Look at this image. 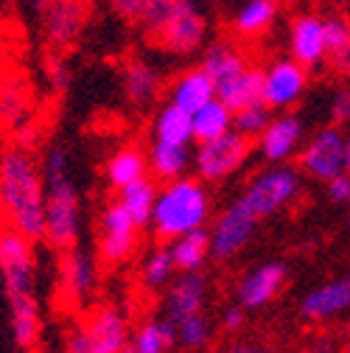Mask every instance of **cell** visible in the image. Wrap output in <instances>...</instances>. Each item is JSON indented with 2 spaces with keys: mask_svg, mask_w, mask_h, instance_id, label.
Returning <instances> with one entry per match:
<instances>
[{
  "mask_svg": "<svg viewBox=\"0 0 350 353\" xmlns=\"http://www.w3.org/2000/svg\"><path fill=\"white\" fill-rule=\"evenodd\" d=\"M96 283H99V270H96L93 255L81 247L65 250V258H62V289H65V294L79 303L96 292Z\"/></svg>",
  "mask_w": 350,
  "mask_h": 353,
  "instance_id": "18",
  "label": "cell"
},
{
  "mask_svg": "<svg viewBox=\"0 0 350 353\" xmlns=\"http://www.w3.org/2000/svg\"><path fill=\"white\" fill-rule=\"evenodd\" d=\"M188 165H194L191 146L163 143V141L152 143V149H149V171L154 174V180H160V183L180 180V176H185Z\"/></svg>",
  "mask_w": 350,
  "mask_h": 353,
  "instance_id": "24",
  "label": "cell"
},
{
  "mask_svg": "<svg viewBox=\"0 0 350 353\" xmlns=\"http://www.w3.org/2000/svg\"><path fill=\"white\" fill-rule=\"evenodd\" d=\"M300 312L305 320H314V323H322V320H331V317L350 312V275L311 289L302 297Z\"/></svg>",
  "mask_w": 350,
  "mask_h": 353,
  "instance_id": "16",
  "label": "cell"
},
{
  "mask_svg": "<svg viewBox=\"0 0 350 353\" xmlns=\"http://www.w3.org/2000/svg\"><path fill=\"white\" fill-rule=\"evenodd\" d=\"M216 99H222L233 112L252 107V104H267L264 101V70L249 65L247 70H241L227 84L216 87Z\"/></svg>",
  "mask_w": 350,
  "mask_h": 353,
  "instance_id": "20",
  "label": "cell"
},
{
  "mask_svg": "<svg viewBox=\"0 0 350 353\" xmlns=\"http://www.w3.org/2000/svg\"><path fill=\"white\" fill-rule=\"evenodd\" d=\"M300 168L309 176H314V180H322V183H328L331 176L347 171L342 126L331 123V126L320 129L317 135L300 149Z\"/></svg>",
  "mask_w": 350,
  "mask_h": 353,
  "instance_id": "9",
  "label": "cell"
},
{
  "mask_svg": "<svg viewBox=\"0 0 350 353\" xmlns=\"http://www.w3.org/2000/svg\"><path fill=\"white\" fill-rule=\"evenodd\" d=\"M302 121L283 112V115H275L269 121V126L264 129V135L258 138V152L267 163L272 165H280V163H289L297 152H300V143H302Z\"/></svg>",
  "mask_w": 350,
  "mask_h": 353,
  "instance_id": "12",
  "label": "cell"
},
{
  "mask_svg": "<svg viewBox=\"0 0 350 353\" xmlns=\"http://www.w3.org/2000/svg\"><path fill=\"white\" fill-rule=\"evenodd\" d=\"M45 68H48V81H51V87H54V90H59V93H62L65 87L70 84V70H68L65 59L59 57V51H54V57H48Z\"/></svg>",
  "mask_w": 350,
  "mask_h": 353,
  "instance_id": "38",
  "label": "cell"
},
{
  "mask_svg": "<svg viewBox=\"0 0 350 353\" xmlns=\"http://www.w3.org/2000/svg\"><path fill=\"white\" fill-rule=\"evenodd\" d=\"M42 174L45 180H59V176H70V157L62 146H54L45 154V165H42Z\"/></svg>",
  "mask_w": 350,
  "mask_h": 353,
  "instance_id": "36",
  "label": "cell"
},
{
  "mask_svg": "<svg viewBox=\"0 0 350 353\" xmlns=\"http://www.w3.org/2000/svg\"><path fill=\"white\" fill-rule=\"evenodd\" d=\"M213 99H216V84H213L210 73L202 65L183 70L177 79L171 81V90H168V101H174L177 107H183L188 112H196L199 107H205Z\"/></svg>",
  "mask_w": 350,
  "mask_h": 353,
  "instance_id": "19",
  "label": "cell"
},
{
  "mask_svg": "<svg viewBox=\"0 0 350 353\" xmlns=\"http://www.w3.org/2000/svg\"><path fill=\"white\" fill-rule=\"evenodd\" d=\"M252 141L238 135L236 129H230L227 135L213 138L196 146L194 152V171L199 180L205 183H222L227 176H233L249 157Z\"/></svg>",
  "mask_w": 350,
  "mask_h": 353,
  "instance_id": "7",
  "label": "cell"
},
{
  "mask_svg": "<svg viewBox=\"0 0 350 353\" xmlns=\"http://www.w3.org/2000/svg\"><path fill=\"white\" fill-rule=\"evenodd\" d=\"M230 129H233V110L222 99H213V101H207L205 107H199L194 112V138H196V143L222 138Z\"/></svg>",
  "mask_w": 350,
  "mask_h": 353,
  "instance_id": "29",
  "label": "cell"
},
{
  "mask_svg": "<svg viewBox=\"0 0 350 353\" xmlns=\"http://www.w3.org/2000/svg\"><path fill=\"white\" fill-rule=\"evenodd\" d=\"M213 213L210 194L199 176H180L163 183L154 202L152 230L160 241H174L191 230H202Z\"/></svg>",
  "mask_w": 350,
  "mask_h": 353,
  "instance_id": "3",
  "label": "cell"
},
{
  "mask_svg": "<svg viewBox=\"0 0 350 353\" xmlns=\"http://www.w3.org/2000/svg\"><path fill=\"white\" fill-rule=\"evenodd\" d=\"M48 199H45V239L56 250L79 247L81 236V196L70 176L45 180Z\"/></svg>",
  "mask_w": 350,
  "mask_h": 353,
  "instance_id": "4",
  "label": "cell"
},
{
  "mask_svg": "<svg viewBox=\"0 0 350 353\" xmlns=\"http://www.w3.org/2000/svg\"><path fill=\"white\" fill-rule=\"evenodd\" d=\"M297 196H300V174L286 163H280L252 176L238 199L249 208V213L258 222H264V219H272L286 205H291Z\"/></svg>",
  "mask_w": 350,
  "mask_h": 353,
  "instance_id": "5",
  "label": "cell"
},
{
  "mask_svg": "<svg viewBox=\"0 0 350 353\" xmlns=\"http://www.w3.org/2000/svg\"><path fill=\"white\" fill-rule=\"evenodd\" d=\"M152 132H154V141L191 146L196 141L194 138V112H188V110L177 107L174 101H168L165 107H160Z\"/></svg>",
  "mask_w": 350,
  "mask_h": 353,
  "instance_id": "26",
  "label": "cell"
},
{
  "mask_svg": "<svg viewBox=\"0 0 350 353\" xmlns=\"http://www.w3.org/2000/svg\"><path fill=\"white\" fill-rule=\"evenodd\" d=\"M322 28H325V54H328V65L336 73H350V23L328 14L322 17Z\"/></svg>",
  "mask_w": 350,
  "mask_h": 353,
  "instance_id": "30",
  "label": "cell"
},
{
  "mask_svg": "<svg viewBox=\"0 0 350 353\" xmlns=\"http://www.w3.org/2000/svg\"><path fill=\"white\" fill-rule=\"evenodd\" d=\"M305 87H309V68L294 57L275 59L264 70V101L269 110H289L302 99Z\"/></svg>",
  "mask_w": 350,
  "mask_h": 353,
  "instance_id": "11",
  "label": "cell"
},
{
  "mask_svg": "<svg viewBox=\"0 0 350 353\" xmlns=\"http://www.w3.org/2000/svg\"><path fill=\"white\" fill-rule=\"evenodd\" d=\"M278 12H280L278 0H249L233 17V34L238 39H258L260 34H267L272 28V23L278 20Z\"/></svg>",
  "mask_w": 350,
  "mask_h": 353,
  "instance_id": "25",
  "label": "cell"
},
{
  "mask_svg": "<svg viewBox=\"0 0 350 353\" xmlns=\"http://www.w3.org/2000/svg\"><path fill=\"white\" fill-rule=\"evenodd\" d=\"M207 297V286L205 278L199 272H183L177 281L168 283V294H165V314L171 323H180L191 314H199Z\"/></svg>",
  "mask_w": 350,
  "mask_h": 353,
  "instance_id": "17",
  "label": "cell"
},
{
  "mask_svg": "<svg viewBox=\"0 0 350 353\" xmlns=\"http://www.w3.org/2000/svg\"><path fill=\"white\" fill-rule=\"evenodd\" d=\"M107 3V9L118 17V20H123V23H129V26H141V20L146 17V12H149V6H152V0H104Z\"/></svg>",
  "mask_w": 350,
  "mask_h": 353,
  "instance_id": "35",
  "label": "cell"
},
{
  "mask_svg": "<svg viewBox=\"0 0 350 353\" xmlns=\"http://www.w3.org/2000/svg\"><path fill=\"white\" fill-rule=\"evenodd\" d=\"M141 34L165 54L188 57L205 46L207 20L196 0H152Z\"/></svg>",
  "mask_w": 350,
  "mask_h": 353,
  "instance_id": "2",
  "label": "cell"
},
{
  "mask_svg": "<svg viewBox=\"0 0 350 353\" xmlns=\"http://www.w3.org/2000/svg\"><path fill=\"white\" fill-rule=\"evenodd\" d=\"M289 51L300 65H305L309 70L325 65V59H328V54H325V28H322L320 14L305 12V14H297L291 20Z\"/></svg>",
  "mask_w": 350,
  "mask_h": 353,
  "instance_id": "13",
  "label": "cell"
},
{
  "mask_svg": "<svg viewBox=\"0 0 350 353\" xmlns=\"http://www.w3.org/2000/svg\"><path fill=\"white\" fill-rule=\"evenodd\" d=\"M174 272H177V263H174V258H171V247H157L143 261V283L149 289L168 286L174 281Z\"/></svg>",
  "mask_w": 350,
  "mask_h": 353,
  "instance_id": "32",
  "label": "cell"
},
{
  "mask_svg": "<svg viewBox=\"0 0 350 353\" xmlns=\"http://www.w3.org/2000/svg\"><path fill=\"white\" fill-rule=\"evenodd\" d=\"M344 353H350V342H347V347H344Z\"/></svg>",
  "mask_w": 350,
  "mask_h": 353,
  "instance_id": "44",
  "label": "cell"
},
{
  "mask_svg": "<svg viewBox=\"0 0 350 353\" xmlns=\"http://www.w3.org/2000/svg\"><path fill=\"white\" fill-rule=\"evenodd\" d=\"M45 174L28 149H6L0 154V219L31 241L45 239Z\"/></svg>",
  "mask_w": 350,
  "mask_h": 353,
  "instance_id": "1",
  "label": "cell"
},
{
  "mask_svg": "<svg viewBox=\"0 0 350 353\" xmlns=\"http://www.w3.org/2000/svg\"><path fill=\"white\" fill-rule=\"evenodd\" d=\"M286 283V263L283 261H267L258 270L247 272L238 283V303L244 308H264L275 300V294Z\"/></svg>",
  "mask_w": 350,
  "mask_h": 353,
  "instance_id": "15",
  "label": "cell"
},
{
  "mask_svg": "<svg viewBox=\"0 0 350 353\" xmlns=\"http://www.w3.org/2000/svg\"><path fill=\"white\" fill-rule=\"evenodd\" d=\"M96 353H121L129 347V323L126 314L115 305H101L84 325Z\"/></svg>",
  "mask_w": 350,
  "mask_h": 353,
  "instance_id": "14",
  "label": "cell"
},
{
  "mask_svg": "<svg viewBox=\"0 0 350 353\" xmlns=\"http://www.w3.org/2000/svg\"><path fill=\"white\" fill-rule=\"evenodd\" d=\"M138 222L129 210L115 199L101 213V239H99V255L104 263H126L138 250Z\"/></svg>",
  "mask_w": 350,
  "mask_h": 353,
  "instance_id": "10",
  "label": "cell"
},
{
  "mask_svg": "<svg viewBox=\"0 0 350 353\" xmlns=\"http://www.w3.org/2000/svg\"><path fill=\"white\" fill-rule=\"evenodd\" d=\"M331 202H350V171H342L325 183Z\"/></svg>",
  "mask_w": 350,
  "mask_h": 353,
  "instance_id": "39",
  "label": "cell"
},
{
  "mask_svg": "<svg viewBox=\"0 0 350 353\" xmlns=\"http://www.w3.org/2000/svg\"><path fill=\"white\" fill-rule=\"evenodd\" d=\"M331 115L336 126H350V90H336L331 101Z\"/></svg>",
  "mask_w": 350,
  "mask_h": 353,
  "instance_id": "40",
  "label": "cell"
},
{
  "mask_svg": "<svg viewBox=\"0 0 350 353\" xmlns=\"http://www.w3.org/2000/svg\"><path fill=\"white\" fill-rule=\"evenodd\" d=\"M121 79H123L126 99L135 107H149L163 90V81H160L157 70L141 59H126L121 68Z\"/></svg>",
  "mask_w": 350,
  "mask_h": 353,
  "instance_id": "22",
  "label": "cell"
},
{
  "mask_svg": "<svg viewBox=\"0 0 350 353\" xmlns=\"http://www.w3.org/2000/svg\"><path fill=\"white\" fill-rule=\"evenodd\" d=\"M157 185L152 176H143V180L132 183L118 191V202L129 210V216L138 222V228H152V216H154V202H157Z\"/></svg>",
  "mask_w": 350,
  "mask_h": 353,
  "instance_id": "28",
  "label": "cell"
},
{
  "mask_svg": "<svg viewBox=\"0 0 350 353\" xmlns=\"http://www.w3.org/2000/svg\"><path fill=\"white\" fill-rule=\"evenodd\" d=\"M244 305H236V308H227L225 312V317H222V325H225V331H238V328H244Z\"/></svg>",
  "mask_w": 350,
  "mask_h": 353,
  "instance_id": "41",
  "label": "cell"
},
{
  "mask_svg": "<svg viewBox=\"0 0 350 353\" xmlns=\"http://www.w3.org/2000/svg\"><path fill=\"white\" fill-rule=\"evenodd\" d=\"M225 353H269V350L267 347H258V345H233Z\"/></svg>",
  "mask_w": 350,
  "mask_h": 353,
  "instance_id": "42",
  "label": "cell"
},
{
  "mask_svg": "<svg viewBox=\"0 0 350 353\" xmlns=\"http://www.w3.org/2000/svg\"><path fill=\"white\" fill-rule=\"evenodd\" d=\"M174 342H177V328L171 320H149L132 334L129 347L135 353H168Z\"/></svg>",
  "mask_w": 350,
  "mask_h": 353,
  "instance_id": "31",
  "label": "cell"
},
{
  "mask_svg": "<svg viewBox=\"0 0 350 353\" xmlns=\"http://www.w3.org/2000/svg\"><path fill=\"white\" fill-rule=\"evenodd\" d=\"M45 42L54 51H65L81 37L90 20V0H31Z\"/></svg>",
  "mask_w": 350,
  "mask_h": 353,
  "instance_id": "6",
  "label": "cell"
},
{
  "mask_svg": "<svg viewBox=\"0 0 350 353\" xmlns=\"http://www.w3.org/2000/svg\"><path fill=\"white\" fill-rule=\"evenodd\" d=\"M171 247V258L177 263L180 272H199L205 267V261L210 255V233L202 228V230H191L180 239L168 241Z\"/></svg>",
  "mask_w": 350,
  "mask_h": 353,
  "instance_id": "27",
  "label": "cell"
},
{
  "mask_svg": "<svg viewBox=\"0 0 350 353\" xmlns=\"http://www.w3.org/2000/svg\"><path fill=\"white\" fill-rule=\"evenodd\" d=\"M269 121H272V110L267 104H252V107H244V110L233 112V129L238 132V135L249 138V141H258L260 135H264Z\"/></svg>",
  "mask_w": 350,
  "mask_h": 353,
  "instance_id": "33",
  "label": "cell"
},
{
  "mask_svg": "<svg viewBox=\"0 0 350 353\" xmlns=\"http://www.w3.org/2000/svg\"><path fill=\"white\" fill-rule=\"evenodd\" d=\"M104 176H107L110 188H115V191L132 185V183L143 180V176H149V154L135 146H123L107 160Z\"/></svg>",
  "mask_w": 350,
  "mask_h": 353,
  "instance_id": "23",
  "label": "cell"
},
{
  "mask_svg": "<svg viewBox=\"0 0 350 353\" xmlns=\"http://www.w3.org/2000/svg\"><path fill=\"white\" fill-rule=\"evenodd\" d=\"M300 353H314V350H300Z\"/></svg>",
  "mask_w": 350,
  "mask_h": 353,
  "instance_id": "45",
  "label": "cell"
},
{
  "mask_svg": "<svg viewBox=\"0 0 350 353\" xmlns=\"http://www.w3.org/2000/svg\"><path fill=\"white\" fill-rule=\"evenodd\" d=\"M177 328V342L185 347V350H202L207 342H210V323L207 317L199 312V314H191L180 323H174Z\"/></svg>",
  "mask_w": 350,
  "mask_h": 353,
  "instance_id": "34",
  "label": "cell"
},
{
  "mask_svg": "<svg viewBox=\"0 0 350 353\" xmlns=\"http://www.w3.org/2000/svg\"><path fill=\"white\" fill-rule=\"evenodd\" d=\"M347 23H350V20H347Z\"/></svg>",
  "mask_w": 350,
  "mask_h": 353,
  "instance_id": "46",
  "label": "cell"
},
{
  "mask_svg": "<svg viewBox=\"0 0 350 353\" xmlns=\"http://www.w3.org/2000/svg\"><path fill=\"white\" fill-rule=\"evenodd\" d=\"M202 68L210 73V79H213L216 87H222V84H227L230 79H236L241 70L249 68V57L241 51L238 42L222 39V42H213V46L205 51Z\"/></svg>",
  "mask_w": 350,
  "mask_h": 353,
  "instance_id": "21",
  "label": "cell"
},
{
  "mask_svg": "<svg viewBox=\"0 0 350 353\" xmlns=\"http://www.w3.org/2000/svg\"><path fill=\"white\" fill-rule=\"evenodd\" d=\"M344 157H347V171H350V126L344 132Z\"/></svg>",
  "mask_w": 350,
  "mask_h": 353,
  "instance_id": "43",
  "label": "cell"
},
{
  "mask_svg": "<svg viewBox=\"0 0 350 353\" xmlns=\"http://www.w3.org/2000/svg\"><path fill=\"white\" fill-rule=\"evenodd\" d=\"M23 110H25L23 90H20V87H6V90L0 93V118L14 121V118H17Z\"/></svg>",
  "mask_w": 350,
  "mask_h": 353,
  "instance_id": "37",
  "label": "cell"
},
{
  "mask_svg": "<svg viewBox=\"0 0 350 353\" xmlns=\"http://www.w3.org/2000/svg\"><path fill=\"white\" fill-rule=\"evenodd\" d=\"M260 222L249 213V208L236 199L233 205H227L218 219L210 228V255L216 261H227L233 255H238L255 236V228Z\"/></svg>",
  "mask_w": 350,
  "mask_h": 353,
  "instance_id": "8",
  "label": "cell"
}]
</instances>
